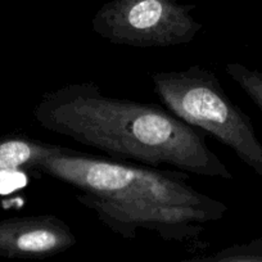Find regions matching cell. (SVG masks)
I'll use <instances>...</instances> for the list:
<instances>
[{"label":"cell","mask_w":262,"mask_h":262,"mask_svg":"<svg viewBox=\"0 0 262 262\" xmlns=\"http://www.w3.org/2000/svg\"><path fill=\"white\" fill-rule=\"evenodd\" d=\"M30 172L72 186L77 201L123 239L144 230L166 242H193L229 211L224 202L193 188L188 172L120 162L60 145L53 144Z\"/></svg>","instance_id":"6da1fadb"},{"label":"cell","mask_w":262,"mask_h":262,"mask_svg":"<svg viewBox=\"0 0 262 262\" xmlns=\"http://www.w3.org/2000/svg\"><path fill=\"white\" fill-rule=\"evenodd\" d=\"M194 9L179 0H111L95 13L92 26L115 45L170 48L193 41L203 29Z\"/></svg>","instance_id":"277c9868"},{"label":"cell","mask_w":262,"mask_h":262,"mask_svg":"<svg viewBox=\"0 0 262 262\" xmlns=\"http://www.w3.org/2000/svg\"><path fill=\"white\" fill-rule=\"evenodd\" d=\"M76 243L77 238L71 226L50 213L0 221L2 256L47 258L69 251Z\"/></svg>","instance_id":"5b68a950"},{"label":"cell","mask_w":262,"mask_h":262,"mask_svg":"<svg viewBox=\"0 0 262 262\" xmlns=\"http://www.w3.org/2000/svg\"><path fill=\"white\" fill-rule=\"evenodd\" d=\"M36 122L105 153L111 160L233 180L225 163L206 143V133L166 108L108 97L94 82H72L42 94Z\"/></svg>","instance_id":"7a4b0ae2"},{"label":"cell","mask_w":262,"mask_h":262,"mask_svg":"<svg viewBox=\"0 0 262 262\" xmlns=\"http://www.w3.org/2000/svg\"><path fill=\"white\" fill-rule=\"evenodd\" d=\"M150 80L166 110L215 137L262 178V143L249 116L226 94L215 71L190 66L153 72Z\"/></svg>","instance_id":"3957f363"},{"label":"cell","mask_w":262,"mask_h":262,"mask_svg":"<svg viewBox=\"0 0 262 262\" xmlns=\"http://www.w3.org/2000/svg\"><path fill=\"white\" fill-rule=\"evenodd\" d=\"M225 71L262 113V72L248 69L247 66L238 62L228 63Z\"/></svg>","instance_id":"ba28073f"},{"label":"cell","mask_w":262,"mask_h":262,"mask_svg":"<svg viewBox=\"0 0 262 262\" xmlns=\"http://www.w3.org/2000/svg\"><path fill=\"white\" fill-rule=\"evenodd\" d=\"M170 262H262V239L234 244L207 256Z\"/></svg>","instance_id":"52a82bcc"},{"label":"cell","mask_w":262,"mask_h":262,"mask_svg":"<svg viewBox=\"0 0 262 262\" xmlns=\"http://www.w3.org/2000/svg\"><path fill=\"white\" fill-rule=\"evenodd\" d=\"M52 145L21 135L0 138V172L31 171Z\"/></svg>","instance_id":"8992f818"}]
</instances>
